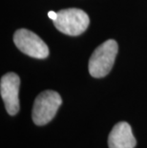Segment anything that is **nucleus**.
Returning a JSON list of instances; mask_svg holds the SVG:
<instances>
[{"instance_id":"f257e3e1","label":"nucleus","mask_w":147,"mask_h":148,"mask_svg":"<svg viewBox=\"0 0 147 148\" xmlns=\"http://www.w3.org/2000/svg\"><path fill=\"white\" fill-rule=\"evenodd\" d=\"M118 51V45L114 39L101 44L90 58L88 65L90 75L96 78L106 77L113 68Z\"/></svg>"},{"instance_id":"39448f33","label":"nucleus","mask_w":147,"mask_h":148,"mask_svg":"<svg viewBox=\"0 0 147 148\" xmlns=\"http://www.w3.org/2000/svg\"><path fill=\"white\" fill-rule=\"evenodd\" d=\"M19 86L20 78L15 73H8L1 77L0 81V94L5 103L6 110L11 116L19 112Z\"/></svg>"},{"instance_id":"20e7f679","label":"nucleus","mask_w":147,"mask_h":148,"mask_svg":"<svg viewBox=\"0 0 147 148\" xmlns=\"http://www.w3.org/2000/svg\"><path fill=\"white\" fill-rule=\"evenodd\" d=\"M14 42L21 52L32 58L43 59L49 56V48L46 43L30 30H17L14 34Z\"/></svg>"},{"instance_id":"423d86ee","label":"nucleus","mask_w":147,"mask_h":148,"mask_svg":"<svg viewBox=\"0 0 147 148\" xmlns=\"http://www.w3.org/2000/svg\"><path fill=\"white\" fill-rule=\"evenodd\" d=\"M136 144L137 141L132 128L126 121L117 123L109 134V148H135Z\"/></svg>"},{"instance_id":"f03ea898","label":"nucleus","mask_w":147,"mask_h":148,"mask_svg":"<svg viewBox=\"0 0 147 148\" xmlns=\"http://www.w3.org/2000/svg\"><path fill=\"white\" fill-rule=\"evenodd\" d=\"M62 103L60 95L55 91L47 90L40 93L34 100L32 118L34 124L42 126L55 118Z\"/></svg>"},{"instance_id":"7ed1b4c3","label":"nucleus","mask_w":147,"mask_h":148,"mask_svg":"<svg viewBox=\"0 0 147 148\" xmlns=\"http://www.w3.org/2000/svg\"><path fill=\"white\" fill-rule=\"evenodd\" d=\"M54 22L55 27L65 34L72 36H79L84 33L90 24L88 14L80 9L70 8L57 12Z\"/></svg>"},{"instance_id":"0eeeda50","label":"nucleus","mask_w":147,"mask_h":148,"mask_svg":"<svg viewBox=\"0 0 147 148\" xmlns=\"http://www.w3.org/2000/svg\"><path fill=\"white\" fill-rule=\"evenodd\" d=\"M48 16L54 21V20H55V18H57V12H55L54 11H50L48 12Z\"/></svg>"}]
</instances>
